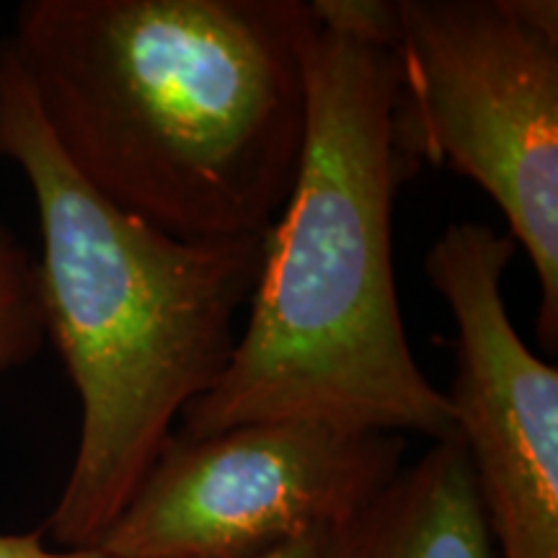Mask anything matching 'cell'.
<instances>
[{
    "label": "cell",
    "mask_w": 558,
    "mask_h": 558,
    "mask_svg": "<svg viewBox=\"0 0 558 558\" xmlns=\"http://www.w3.org/2000/svg\"><path fill=\"white\" fill-rule=\"evenodd\" d=\"M41 535V530L24 535L0 533V558H111L101 548H50Z\"/></svg>",
    "instance_id": "obj_10"
},
{
    "label": "cell",
    "mask_w": 558,
    "mask_h": 558,
    "mask_svg": "<svg viewBox=\"0 0 558 558\" xmlns=\"http://www.w3.org/2000/svg\"><path fill=\"white\" fill-rule=\"evenodd\" d=\"M305 0H26L5 39L62 156L173 239H262L303 160Z\"/></svg>",
    "instance_id": "obj_1"
},
{
    "label": "cell",
    "mask_w": 558,
    "mask_h": 558,
    "mask_svg": "<svg viewBox=\"0 0 558 558\" xmlns=\"http://www.w3.org/2000/svg\"><path fill=\"white\" fill-rule=\"evenodd\" d=\"M390 140L497 202L541 284L538 337L558 341V39L518 0H396Z\"/></svg>",
    "instance_id": "obj_4"
},
{
    "label": "cell",
    "mask_w": 558,
    "mask_h": 558,
    "mask_svg": "<svg viewBox=\"0 0 558 558\" xmlns=\"http://www.w3.org/2000/svg\"><path fill=\"white\" fill-rule=\"evenodd\" d=\"M326 558H499L458 432L333 527Z\"/></svg>",
    "instance_id": "obj_7"
},
{
    "label": "cell",
    "mask_w": 558,
    "mask_h": 558,
    "mask_svg": "<svg viewBox=\"0 0 558 558\" xmlns=\"http://www.w3.org/2000/svg\"><path fill=\"white\" fill-rule=\"evenodd\" d=\"M311 13L318 26L393 47L399 37L396 0H313Z\"/></svg>",
    "instance_id": "obj_9"
},
{
    "label": "cell",
    "mask_w": 558,
    "mask_h": 558,
    "mask_svg": "<svg viewBox=\"0 0 558 558\" xmlns=\"http://www.w3.org/2000/svg\"><path fill=\"white\" fill-rule=\"evenodd\" d=\"M305 86L303 160L239 347L173 435L303 418L448 439L458 432L448 393L411 352L393 277V197L416 173L390 140L393 50L316 24Z\"/></svg>",
    "instance_id": "obj_2"
},
{
    "label": "cell",
    "mask_w": 558,
    "mask_h": 558,
    "mask_svg": "<svg viewBox=\"0 0 558 558\" xmlns=\"http://www.w3.org/2000/svg\"><path fill=\"white\" fill-rule=\"evenodd\" d=\"M518 243L478 220L442 230L424 271L456 320L448 393L499 558H558V369L507 313Z\"/></svg>",
    "instance_id": "obj_6"
},
{
    "label": "cell",
    "mask_w": 558,
    "mask_h": 558,
    "mask_svg": "<svg viewBox=\"0 0 558 558\" xmlns=\"http://www.w3.org/2000/svg\"><path fill=\"white\" fill-rule=\"evenodd\" d=\"M407 437L326 422L173 435L111 522V558H246L331 533L401 471Z\"/></svg>",
    "instance_id": "obj_5"
},
{
    "label": "cell",
    "mask_w": 558,
    "mask_h": 558,
    "mask_svg": "<svg viewBox=\"0 0 558 558\" xmlns=\"http://www.w3.org/2000/svg\"><path fill=\"white\" fill-rule=\"evenodd\" d=\"M45 341L37 262L0 222V373L32 362Z\"/></svg>",
    "instance_id": "obj_8"
},
{
    "label": "cell",
    "mask_w": 558,
    "mask_h": 558,
    "mask_svg": "<svg viewBox=\"0 0 558 558\" xmlns=\"http://www.w3.org/2000/svg\"><path fill=\"white\" fill-rule=\"evenodd\" d=\"M0 158L19 166L37 202L45 337L81 399L78 450L47 530L60 548H96L181 411L233 360L267 235L173 239L104 199L54 145L5 41Z\"/></svg>",
    "instance_id": "obj_3"
},
{
    "label": "cell",
    "mask_w": 558,
    "mask_h": 558,
    "mask_svg": "<svg viewBox=\"0 0 558 558\" xmlns=\"http://www.w3.org/2000/svg\"><path fill=\"white\" fill-rule=\"evenodd\" d=\"M326 541H329V533H311L246 558H326Z\"/></svg>",
    "instance_id": "obj_11"
}]
</instances>
